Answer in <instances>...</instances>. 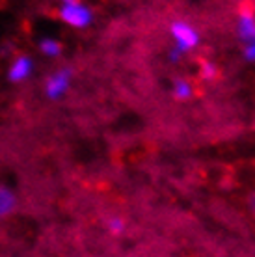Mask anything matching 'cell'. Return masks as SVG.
<instances>
[{"mask_svg": "<svg viewBox=\"0 0 255 257\" xmlns=\"http://www.w3.org/2000/svg\"><path fill=\"white\" fill-rule=\"evenodd\" d=\"M172 38H173V41H175V49H177L181 54L186 51L196 49L199 43L198 30L192 25H188V23H183V21H175L172 25Z\"/></svg>", "mask_w": 255, "mask_h": 257, "instance_id": "1", "label": "cell"}, {"mask_svg": "<svg viewBox=\"0 0 255 257\" xmlns=\"http://www.w3.org/2000/svg\"><path fill=\"white\" fill-rule=\"evenodd\" d=\"M60 17L64 23L75 28H84L91 23V12L88 8L80 4L78 0H71V2H64L60 8Z\"/></svg>", "mask_w": 255, "mask_h": 257, "instance_id": "2", "label": "cell"}, {"mask_svg": "<svg viewBox=\"0 0 255 257\" xmlns=\"http://www.w3.org/2000/svg\"><path fill=\"white\" fill-rule=\"evenodd\" d=\"M69 80H71V73L67 69L56 71L49 80H47V95L51 99H58L60 95H64L65 90L69 88Z\"/></svg>", "mask_w": 255, "mask_h": 257, "instance_id": "3", "label": "cell"}, {"mask_svg": "<svg viewBox=\"0 0 255 257\" xmlns=\"http://www.w3.org/2000/svg\"><path fill=\"white\" fill-rule=\"evenodd\" d=\"M236 28H238V38L242 39L244 43H251L255 39V17L253 13L244 10L240 15H238V23H236Z\"/></svg>", "mask_w": 255, "mask_h": 257, "instance_id": "4", "label": "cell"}, {"mask_svg": "<svg viewBox=\"0 0 255 257\" xmlns=\"http://www.w3.org/2000/svg\"><path fill=\"white\" fill-rule=\"evenodd\" d=\"M30 73H32V62L26 56H19L10 65V80H13V82L25 80V78L30 77Z\"/></svg>", "mask_w": 255, "mask_h": 257, "instance_id": "5", "label": "cell"}, {"mask_svg": "<svg viewBox=\"0 0 255 257\" xmlns=\"http://www.w3.org/2000/svg\"><path fill=\"white\" fill-rule=\"evenodd\" d=\"M15 203H17V199H15L12 190L6 187H0V218L8 216L15 209Z\"/></svg>", "mask_w": 255, "mask_h": 257, "instance_id": "6", "label": "cell"}, {"mask_svg": "<svg viewBox=\"0 0 255 257\" xmlns=\"http://www.w3.org/2000/svg\"><path fill=\"white\" fill-rule=\"evenodd\" d=\"M173 95L177 97L179 101H186V99H190L192 97V86L188 80H175L173 84Z\"/></svg>", "mask_w": 255, "mask_h": 257, "instance_id": "7", "label": "cell"}, {"mask_svg": "<svg viewBox=\"0 0 255 257\" xmlns=\"http://www.w3.org/2000/svg\"><path fill=\"white\" fill-rule=\"evenodd\" d=\"M41 52L47 56H58L62 52V45L54 39H43L41 41Z\"/></svg>", "mask_w": 255, "mask_h": 257, "instance_id": "8", "label": "cell"}, {"mask_svg": "<svg viewBox=\"0 0 255 257\" xmlns=\"http://www.w3.org/2000/svg\"><path fill=\"white\" fill-rule=\"evenodd\" d=\"M201 75H203V78H214L218 75V69L216 65L212 64V62H205L203 65H201Z\"/></svg>", "mask_w": 255, "mask_h": 257, "instance_id": "9", "label": "cell"}, {"mask_svg": "<svg viewBox=\"0 0 255 257\" xmlns=\"http://www.w3.org/2000/svg\"><path fill=\"white\" fill-rule=\"evenodd\" d=\"M108 229L112 233H115V235H119V233H123V229H125V224H123L121 218H112L108 222Z\"/></svg>", "mask_w": 255, "mask_h": 257, "instance_id": "10", "label": "cell"}, {"mask_svg": "<svg viewBox=\"0 0 255 257\" xmlns=\"http://www.w3.org/2000/svg\"><path fill=\"white\" fill-rule=\"evenodd\" d=\"M246 58L255 62V39L251 43H246Z\"/></svg>", "mask_w": 255, "mask_h": 257, "instance_id": "11", "label": "cell"}, {"mask_svg": "<svg viewBox=\"0 0 255 257\" xmlns=\"http://www.w3.org/2000/svg\"><path fill=\"white\" fill-rule=\"evenodd\" d=\"M64 2H71V0H62V4H64Z\"/></svg>", "mask_w": 255, "mask_h": 257, "instance_id": "12", "label": "cell"}]
</instances>
